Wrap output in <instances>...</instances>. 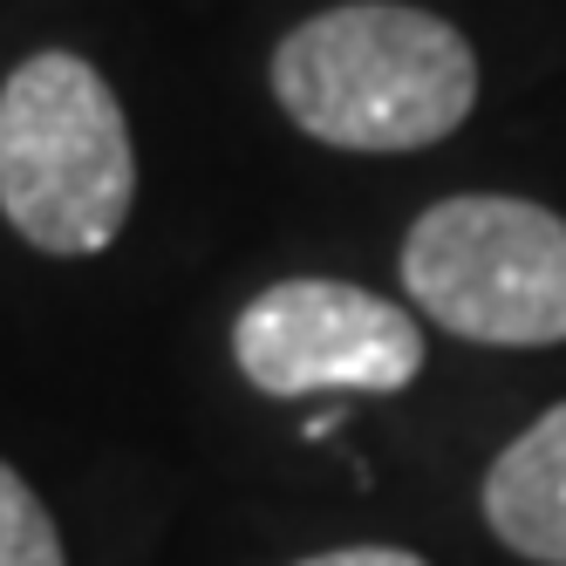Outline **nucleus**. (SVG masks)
I'll list each match as a JSON object with an SVG mask.
<instances>
[{"label": "nucleus", "instance_id": "1", "mask_svg": "<svg viewBox=\"0 0 566 566\" xmlns=\"http://www.w3.org/2000/svg\"><path fill=\"white\" fill-rule=\"evenodd\" d=\"M273 96L294 130L335 150H430L478 103L471 42L430 8L348 0L307 14L273 49Z\"/></svg>", "mask_w": 566, "mask_h": 566}, {"label": "nucleus", "instance_id": "2", "mask_svg": "<svg viewBox=\"0 0 566 566\" xmlns=\"http://www.w3.org/2000/svg\"><path fill=\"white\" fill-rule=\"evenodd\" d=\"M137 150L103 75L42 49L0 83V219L34 253L90 260L130 219Z\"/></svg>", "mask_w": 566, "mask_h": 566}, {"label": "nucleus", "instance_id": "3", "mask_svg": "<svg viewBox=\"0 0 566 566\" xmlns=\"http://www.w3.org/2000/svg\"><path fill=\"white\" fill-rule=\"evenodd\" d=\"M402 294L478 348L566 342V219L505 191L430 206L402 239Z\"/></svg>", "mask_w": 566, "mask_h": 566}, {"label": "nucleus", "instance_id": "4", "mask_svg": "<svg viewBox=\"0 0 566 566\" xmlns=\"http://www.w3.org/2000/svg\"><path fill=\"white\" fill-rule=\"evenodd\" d=\"M232 361L260 396H396L423 376V328L355 280H273L232 321Z\"/></svg>", "mask_w": 566, "mask_h": 566}, {"label": "nucleus", "instance_id": "5", "mask_svg": "<svg viewBox=\"0 0 566 566\" xmlns=\"http://www.w3.org/2000/svg\"><path fill=\"white\" fill-rule=\"evenodd\" d=\"M484 525L533 566H566V402L525 423L484 471Z\"/></svg>", "mask_w": 566, "mask_h": 566}, {"label": "nucleus", "instance_id": "6", "mask_svg": "<svg viewBox=\"0 0 566 566\" xmlns=\"http://www.w3.org/2000/svg\"><path fill=\"white\" fill-rule=\"evenodd\" d=\"M0 566H69L49 505L14 464H0Z\"/></svg>", "mask_w": 566, "mask_h": 566}, {"label": "nucleus", "instance_id": "7", "mask_svg": "<svg viewBox=\"0 0 566 566\" xmlns=\"http://www.w3.org/2000/svg\"><path fill=\"white\" fill-rule=\"evenodd\" d=\"M294 566H430L423 553H402V546H335V553H314Z\"/></svg>", "mask_w": 566, "mask_h": 566}]
</instances>
